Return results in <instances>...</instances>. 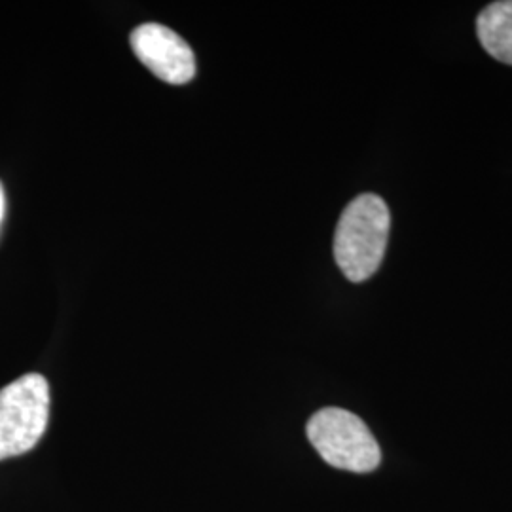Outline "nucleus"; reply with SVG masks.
Returning <instances> with one entry per match:
<instances>
[{
    "mask_svg": "<svg viewBox=\"0 0 512 512\" xmlns=\"http://www.w3.org/2000/svg\"><path fill=\"white\" fill-rule=\"evenodd\" d=\"M391 215L376 194H361L346 205L334 234V258L351 283H363L382 266Z\"/></svg>",
    "mask_w": 512,
    "mask_h": 512,
    "instance_id": "nucleus-1",
    "label": "nucleus"
},
{
    "mask_svg": "<svg viewBox=\"0 0 512 512\" xmlns=\"http://www.w3.org/2000/svg\"><path fill=\"white\" fill-rule=\"evenodd\" d=\"M306 433L319 456L334 469L372 473L382 463V450L368 425L344 408H323L311 416Z\"/></svg>",
    "mask_w": 512,
    "mask_h": 512,
    "instance_id": "nucleus-2",
    "label": "nucleus"
},
{
    "mask_svg": "<svg viewBox=\"0 0 512 512\" xmlns=\"http://www.w3.org/2000/svg\"><path fill=\"white\" fill-rule=\"evenodd\" d=\"M50 420V385L40 374H25L0 389V461L37 446Z\"/></svg>",
    "mask_w": 512,
    "mask_h": 512,
    "instance_id": "nucleus-3",
    "label": "nucleus"
},
{
    "mask_svg": "<svg viewBox=\"0 0 512 512\" xmlns=\"http://www.w3.org/2000/svg\"><path fill=\"white\" fill-rule=\"evenodd\" d=\"M131 48L139 61L167 84H188L196 76L192 48L175 31L160 23H143L131 37Z\"/></svg>",
    "mask_w": 512,
    "mask_h": 512,
    "instance_id": "nucleus-4",
    "label": "nucleus"
},
{
    "mask_svg": "<svg viewBox=\"0 0 512 512\" xmlns=\"http://www.w3.org/2000/svg\"><path fill=\"white\" fill-rule=\"evenodd\" d=\"M476 35L488 54L512 65V0L488 4L476 18Z\"/></svg>",
    "mask_w": 512,
    "mask_h": 512,
    "instance_id": "nucleus-5",
    "label": "nucleus"
},
{
    "mask_svg": "<svg viewBox=\"0 0 512 512\" xmlns=\"http://www.w3.org/2000/svg\"><path fill=\"white\" fill-rule=\"evenodd\" d=\"M4 215H6V196H4V186L0 183V226L4 222Z\"/></svg>",
    "mask_w": 512,
    "mask_h": 512,
    "instance_id": "nucleus-6",
    "label": "nucleus"
}]
</instances>
